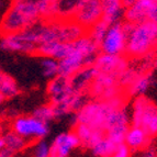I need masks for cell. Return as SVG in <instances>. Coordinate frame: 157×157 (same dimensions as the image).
I'll return each mask as SVG.
<instances>
[{"label": "cell", "instance_id": "1", "mask_svg": "<svg viewBox=\"0 0 157 157\" xmlns=\"http://www.w3.org/2000/svg\"><path fill=\"white\" fill-rule=\"evenodd\" d=\"M41 20L39 2L33 0L13 1L3 14L0 22V33L3 35L14 34L29 29Z\"/></svg>", "mask_w": 157, "mask_h": 157}, {"label": "cell", "instance_id": "2", "mask_svg": "<svg viewBox=\"0 0 157 157\" xmlns=\"http://www.w3.org/2000/svg\"><path fill=\"white\" fill-rule=\"evenodd\" d=\"M98 48L99 46L86 35L71 42V52L64 59L58 62V76L68 79L82 68L94 64L97 57Z\"/></svg>", "mask_w": 157, "mask_h": 157}, {"label": "cell", "instance_id": "3", "mask_svg": "<svg viewBox=\"0 0 157 157\" xmlns=\"http://www.w3.org/2000/svg\"><path fill=\"white\" fill-rule=\"evenodd\" d=\"M157 46V25L151 21L133 24L128 34L125 53L134 58L143 57Z\"/></svg>", "mask_w": 157, "mask_h": 157}, {"label": "cell", "instance_id": "4", "mask_svg": "<svg viewBox=\"0 0 157 157\" xmlns=\"http://www.w3.org/2000/svg\"><path fill=\"white\" fill-rule=\"evenodd\" d=\"M133 125L142 128L149 136L157 135V108L143 96L134 102Z\"/></svg>", "mask_w": 157, "mask_h": 157}, {"label": "cell", "instance_id": "5", "mask_svg": "<svg viewBox=\"0 0 157 157\" xmlns=\"http://www.w3.org/2000/svg\"><path fill=\"white\" fill-rule=\"evenodd\" d=\"M37 46L39 44L33 25L19 33L3 35L0 41V47L8 52L35 53Z\"/></svg>", "mask_w": 157, "mask_h": 157}, {"label": "cell", "instance_id": "6", "mask_svg": "<svg viewBox=\"0 0 157 157\" xmlns=\"http://www.w3.org/2000/svg\"><path fill=\"white\" fill-rule=\"evenodd\" d=\"M113 110L108 102H92L81 109L77 115V121L78 123L105 131L108 118Z\"/></svg>", "mask_w": 157, "mask_h": 157}, {"label": "cell", "instance_id": "7", "mask_svg": "<svg viewBox=\"0 0 157 157\" xmlns=\"http://www.w3.org/2000/svg\"><path fill=\"white\" fill-rule=\"evenodd\" d=\"M128 43V32L124 28V23H115L109 26L105 39L100 43L99 48L102 54L121 56L125 53Z\"/></svg>", "mask_w": 157, "mask_h": 157}, {"label": "cell", "instance_id": "8", "mask_svg": "<svg viewBox=\"0 0 157 157\" xmlns=\"http://www.w3.org/2000/svg\"><path fill=\"white\" fill-rule=\"evenodd\" d=\"M12 131L28 141L41 140L48 133V125L35 117H18L12 123Z\"/></svg>", "mask_w": 157, "mask_h": 157}, {"label": "cell", "instance_id": "9", "mask_svg": "<svg viewBox=\"0 0 157 157\" xmlns=\"http://www.w3.org/2000/svg\"><path fill=\"white\" fill-rule=\"evenodd\" d=\"M74 22L86 29H90L94 24L101 20L102 7L101 1L97 0H84L77 1L73 13Z\"/></svg>", "mask_w": 157, "mask_h": 157}, {"label": "cell", "instance_id": "10", "mask_svg": "<svg viewBox=\"0 0 157 157\" xmlns=\"http://www.w3.org/2000/svg\"><path fill=\"white\" fill-rule=\"evenodd\" d=\"M94 67L99 74H107V75H121L125 71L126 63L122 56L108 55V54H100L96 57Z\"/></svg>", "mask_w": 157, "mask_h": 157}, {"label": "cell", "instance_id": "11", "mask_svg": "<svg viewBox=\"0 0 157 157\" xmlns=\"http://www.w3.org/2000/svg\"><path fill=\"white\" fill-rule=\"evenodd\" d=\"M80 145L78 137L75 132L62 133L50 146V157H66L74 148Z\"/></svg>", "mask_w": 157, "mask_h": 157}, {"label": "cell", "instance_id": "12", "mask_svg": "<svg viewBox=\"0 0 157 157\" xmlns=\"http://www.w3.org/2000/svg\"><path fill=\"white\" fill-rule=\"evenodd\" d=\"M71 43H64L59 41L48 42L41 44L35 51V54L42 56V57H48L56 59L57 62L64 59L71 52Z\"/></svg>", "mask_w": 157, "mask_h": 157}, {"label": "cell", "instance_id": "13", "mask_svg": "<svg viewBox=\"0 0 157 157\" xmlns=\"http://www.w3.org/2000/svg\"><path fill=\"white\" fill-rule=\"evenodd\" d=\"M75 134L78 137L80 145L90 147V148H92L98 142L105 137V131L97 130V128H94L87 124L81 123H78L76 125Z\"/></svg>", "mask_w": 157, "mask_h": 157}, {"label": "cell", "instance_id": "14", "mask_svg": "<svg viewBox=\"0 0 157 157\" xmlns=\"http://www.w3.org/2000/svg\"><path fill=\"white\" fill-rule=\"evenodd\" d=\"M102 17L101 20L110 26L119 23L122 16H124V8L119 0H103L101 1Z\"/></svg>", "mask_w": 157, "mask_h": 157}, {"label": "cell", "instance_id": "15", "mask_svg": "<svg viewBox=\"0 0 157 157\" xmlns=\"http://www.w3.org/2000/svg\"><path fill=\"white\" fill-rule=\"evenodd\" d=\"M149 140H151V136L143 128L140 126L132 125L126 131L124 144L130 149L136 151V149H142L146 147L149 143Z\"/></svg>", "mask_w": 157, "mask_h": 157}, {"label": "cell", "instance_id": "16", "mask_svg": "<svg viewBox=\"0 0 157 157\" xmlns=\"http://www.w3.org/2000/svg\"><path fill=\"white\" fill-rule=\"evenodd\" d=\"M98 71L94 66H88V67L82 68L81 71H79L76 75H74L73 79L71 80V85L75 90L81 89L82 87H86L89 84V81L91 79L96 78L98 76Z\"/></svg>", "mask_w": 157, "mask_h": 157}, {"label": "cell", "instance_id": "17", "mask_svg": "<svg viewBox=\"0 0 157 157\" xmlns=\"http://www.w3.org/2000/svg\"><path fill=\"white\" fill-rule=\"evenodd\" d=\"M19 92V87L16 80L8 75L1 71L0 73V97L2 99L12 98Z\"/></svg>", "mask_w": 157, "mask_h": 157}, {"label": "cell", "instance_id": "18", "mask_svg": "<svg viewBox=\"0 0 157 157\" xmlns=\"http://www.w3.org/2000/svg\"><path fill=\"white\" fill-rule=\"evenodd\" d=\"M2 139H3V145H5L6 148L10 149L11 152L16 153L23 149L26 146L28 142L24 139H22L21 136L18 135L16 132L9 131L7 133L2 134Z\"/></svg>", "mask_w": 157, "mask_h": 157}, {"label": "cell", "instance_id": "19", "mask_svg": "<svg viewBox=\"0 0 157 157\" xmlns=\"http://www.w3.org/2000/svg\"><path fill=\"white\" fill-rule=\"evenodd\" d=\"M128 128V125H114L105 131V136L114 145L119 146L124 143V137H125Z\"/></svg>", "mask_w": 157, "mask_h": 157}, {"label": "cell", "instance_id": "20", "mask_svg": "<svg viewBox=\"0 0 157 157\" xmlns=\"http://www.w3.org/2000/svg\"><path fill=\"white\" fill-rule=\"evenodd\" d=\"M117 145H114L111 141L107 139V137H103L101 141H99L97 144L92 147V152L96 156L99 157H110L113 154V152L117 148Z\"/></svg>", "mask_w": 157, "mask_h": 157}, {"label": "cell", "instance_id": "21", "mask_svg": "<svg viewBox=\"0 0 157 157\" xmlns=\"http://www.w3.org/2000/svg\"><path fill=\"white\" fill-rule=\"evenodd\" d=\"M149 85H151V77L148 75H141V76H136L135 79L132 81L130 85V92L132 94L136 96H141L143 94L147 89H148Z\"/></svg>", "mask_w": 157, "mask_h": 157}, {"label": "cell", "instance_id": "22", "mask_svg": "<svg viewBox=\"0 0 157 157\" xmlns=\"http://www.w3.org/2000/svg\"><path fill=\"white\" fill-rule=\"evenodd\" d=\"M108 29H109V25L102 20H100L89 29V37L99 46L102 40L105 39Z\"/></svg>", "mask_w": 157, "mask_h": 157}, {"label": "cell", "instance_id": "23", "mask_svg": "<svg viewBox=\"0 0 157 157\" xmlns=\"http://www.w3.org/2000/svg\"><path fill=\"white\" fill-rule=\"evenodd\" d=\"M41 68H42L43 75L47 78H55L58 76L59 65L56 59L48 57H43L41 62Z\"/></svg>", "mask_w": 157, "mask_h": 157}, {"label": "cell", "instance_id": "24", "mask_svg": "<svg viewBox=\"0 0 157 157\" xmlns=\"http://www.w3.org/2000/svg\"><path fill=\"white\" fill-rule=\"evenodd\" d=\"M33 117H35V118L39 119V120L47 123L48 121L56 118V114H55V110H54V107H53V105H42V107L37 108L36 110L34 111Z\"/></svg>", "mask_w": 157, "mask_h": 157}, {"label": "cell", "instance_id": "25", "mask_svg": "<svg viewBox=\"0 0 157 157\" xmlns=\"http://www.w3.org/2000/svg\"><path fill=\"white\" fill-rule=\"evenodd\" d=\"M33 157H50V146L46 142L39 141L33 149Z\"/></svg>", "mask_w": 157, "mask_h": 157}, {"label": "cell", "instance_id": "26", "mask_svg": "<svg viewBox=\"0 0 157 157\" xmlns=\"http://www.w3.org/2000/svg\"><path fill=\"white\" fill-rule=\"evenodd\" d=\"M146 21H151L157 25V0H151L147 8Z\"/></svg>", "mask_w": 157, "mask_h": 157}, {"label": "cell", "instance_id": "27", "mask_svg": "<svg viewBox=\"0 0 157 157\" xmlns=\"http://www.w3.org/2000/svg\"><path fill=\"white\" fill-rule=\"evenodd\" d=\"M130 156H131V149L123 143V144L119 145L115 148V151L113 152V154L110 157H130Z\"/></svg>", "mask_w": 157, "mask_h": 157}, {"label": "cell", "instance_id": "28", "mask_svg": "<svg viewBox=\"0 0 157 157\" xmlns=\"http://www.w3.org/2000/svg\"><path fill=\"white\" fill-rule=\"evenodd\" d=\"M14 154L13 152H11L10 149L3 147L2 149H0V157H12V155Z\"/></svg>", "mask_w": 157, "mask_h": 157}, {"label": "cell", "instance_id": "29", "mask_svg": "<svg viewBox=\"0 0 157 157\" xmlns=\"http://www.w3.org/2000/svg\"><path fill=\"white\" fill-rule=\"evenodd\" d=\"M157 155H156V153H155V151L154 149H147L146 152L144 153V154H143V156L142 157H156Z\"/></svg>", "mask_w": 157, "mask_h": 157}, {"label": "cell", "instance_id": "30", "mask_svg": "<svg viewBox=\"0 0 157 157\" xmlns=\"http://www.w3.org/2000/svg\"><path fill=\"white\" fill-rule=\"evenodd\" d=\"M3 147H5V145H3V139H2V134L0 133V149H2Z\"/></svg>", "mask_w": 157, "mask_h": 157}, {"label": "cell", "instance_id": "31", "mask_svg": "<svg viewBox=\"0 0 157 157\" xmlns=\"http://www.w3.org/2000/svg\"><path fill=\"white\" fill-rule=\"evenodd\" d=\"M2 101H3V99L0 97V108H1V105H2Z\"/></svg>", "mask_w": 157, "mask_h": 157}, {"label": "cell", "instance_id": "32", "mask_svg": "<svg viewBox=\"0 0 157 157\" xmlns=\"http://www.w3.org/2000/svg\"><path fill=\"white\" fill-rule=\"evenodd\" d=\"M155 67H157V58L155 59Z\"/></svg>", "mask_w": 157, "mask_h": 157}, {"label": "cell", "instance_id": "33", "mask_svg": "<svg viewBox=\"0 0 157 157\" xmlns=\"http://www.w3.org/2000/svg\"><path fill=\"white\" fill-rule=\"evenodd\" d=\"M0 73H1V68H0Z\"/></svg>", "mask_w": 157, "mask_h": 157}]
</instances>
